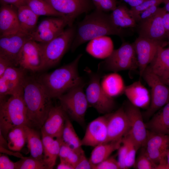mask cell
Listing matches in <instances>:
<instances>
[{"mask_svg": "<svg viewBox=\"0 0 169 169\" xmlns=\"http://www.w3.org/2000/svg\"><path fill=\"white\" fill-rule=\"evenodd\" d=\"M25 125L14 127L8 132L6 139L8 141V148L10 150L18 152L24 146L27 142Z\"/></svg>", "mask_w": 169, "mask_h": 169, "instance_id": "cell-32", "label": "cell"}, {"mask_svg": "<svg viewBox=\"0 0 169 169\" xmlns=\"http://www.w3.org/2000/svg\"><path fill=\"white\" fill-rule=\"evenodd\" d=\"M61 138L63 141L73 149H78L82 148L81 140L76 133L68 116L66 120Z\"/></svg>", "mask_w": 169, "mask_h": 169, "instance_id": "cell-34", "label": "cell"}, {"mask_svg": "<svg viewBox=\"0 0 169 169\" xmlns=\"http://www.w3.org/2000/svg\"><path fill=\"white\" fill-rule=\"evenodd\" d=\"M130 5L131 8L135 7L146 0H123Z\"/></svg>", "mask_w": 169, "mask_h": 169, "instance_id": "cell-53", "label": "cell"}, {"mask_svg": "<svg viewBox=\"0 0 169 169\" xmlns=\"http://www.w3.org/2000/svg\"><path fill=\"white\" fill-rule=\"evenodd\" d=\"M162 20L164 27L167 33L169 32V12L165 13Z\"/></svg>", "mask_w": 169, "mask_h": 169, "instance_id": "cell-52", "label": "cell"}, {"mask_svg": "<svg viewBox=\"0 0 169 169\" xmlns=\"http://www.w3.org/2000/svg\"><path fill=\"white\" fill-rule=\"evenodd\" d=\"M124 93L129 102L134 106L146 109L149 107L151 102V95L140 80L126 86Z\"/></svg>", "mask_w": 169, "mask_h": 169, "instance_id": "cell-22", "label": "cell"}, {"mask_svg": "<svg viewBox=\"0 0 169 169\" xmlns=\"http://www.w3.org/2000/svg\"><path fill=\"white\" fill-rule=\"evenodd\" d=\"M95 9L106 13L112 11L117 6L116 0H91Z\"/></svg>", "mask_w": 169, "mask_h": 169, "instance_id": "cell-39", "label": "cell"}, {"mask_svg": "<svg viewBox=\"0 0 169 169\" xmlns=\"http://www.w3.org/2000/svg\"><path fill=\"white\" fill-rule=\"evenodd\" d=\"M107 115L106 142L122 140L130 128L129 120L124 107H121L112 113L107 114Z\"/></svg>", "mask_w": 169, "mask_h": 169, "instance_id": "cell-17", "label": "cell"}, {"mask_svg": "<svg viewBox=\"0 0 169 169\" xmlns=\"http://www.w3.org/2000/svg\"><path fill=\"white\" fill-rule=\"evenodd\" d=\"M93 165L86 157L84 152L81 155L80 159L74 169H93Z\"/></svg>", "mask_w": 169, "mask_h": 169, "instance_id": "cell-45", "label": "cell"}, {"mask_svg": "<svg viewBox=\"0 0 169 169\" xmlns=\"http://www.w3.org/2000/svg\"><path fill=\"white\" fill-rule=\"evenodd\" d=\"M60 162L57 167V169H74V167L64 159L60 158Z\"/></svg>", "mask_w": 169, "mask_h": 169, "instance_id": "cell-50", "label": "cell"}, {"mask_svg": "<svg viewBox=\"0 0 169 169\" xmlns=\"http://www.w3.org/2000/svg\"><path fill=\"white\" fill-rule=\"evenodd\" d=\"M32 39L31 35L22 32L0 36V57L8 60L14 66H18L22 48L27 41Z\"/></svg>", "mask_w": 169, "mask_h": 169, "instance_id": "cell-12", "label": "cell"}, {"mask_svg": "<svg viewBox=\"0 0 169 169\" xmlns=\"http://www.w3.org/2000/svg\"><path fill=\"white\" fill-rule=\"evenodd\" d=\"M73 149L63 141L59 150V156L60 158L65 159Z\"/></svg>", "mask_w": 169, "mask_h": 169, "instance_id": "cell-47", "label": "cell"}, {"mask_svg": "<svg viewBox=\"0 0 169 169\" xmlns=\"http://www.w3.org/2000/svg\"><path fill=\"white\" fill-rule=\"evenodd\" d=\"M136 56L140 77L156 56L161 41L139 36L133 44Z\"/></svg>", "mask_w": 169, "mask_h": 169, "instance_id": "cell-16", "label": "cell"}, {"mask_svg": "<svg viewBox=\"0 0 169 169\" xmlns=\"http://www.w3.org/2000/svg\"><path fill=\"white\" fill-rule=\"evenodd\" d=\"M142 77L151 90L150 104L145 113L146 118H149L169 102V87L153 73L148 66Z\"/></svg>", "mask_w": 169, "mask_h": 169, "instance_id": "cell-9", "label": "cell"}, {"mask_svg": "<svg viewBox=\"0 0 169 169\" xmlns=\"http://www.w3.org/2000/svg\"><path fill=\"white\" fill-rule=\"evenodd\" d=\"M0 152L5 153L11 155H12L16 157L23 158L24 157L21 154L18 152L14 151L11 150L9 151L6 148L0 146Z\"/></svg>", "mask_w": 169, "mask_h": 169, "instance_id": "cell-51", "label": "cell"}, {"mask_svg": "<svg viewBox=\"0 0 169 169\" xmlns=\"http://www.w3.org/2000/svg\"><path fill=\"white\" fill-rule=\"evenodd\" d=\"M73 25L80 15L90 11L94 7L91 0H44Z\"/></svg>", "mask_w": 169, "mask_h": 169, "instance_id": "cell-13", "label": "cell"}, {"mask_svg": "<svg viewBox=\"0 0 169 169\" xmlns=\"http://www.w3.org/2000/svg\"><path fill=\"white\" fill-rule=\"evenodd\" d=\"M76 27L69 26L59 35L42 46L45 64V69L57 64L71 47L74 38Z\"/></svg>", "mask_w": 169, "mask_h": 169, "instance_id": "cell-6", "label": "cell"}, {"mask_svg": "<svg viewBox=\"0 0 169 169\" xmlns=\"http://www.w3.org/2000/svg\"><path fill=\"white\" fill-rule=\"evenodd\" d=\"M134 166L138 169H156V166L150 160L145 151H142L135 161Z\"/></svg>", "mask_w": 169, "mask_h": 169, "instance_id": "cell-40", "label": "cell"}, {"mask_svg": "<svg viewBox=\"0 0 169 169\" xmlns=\"http://www.w3.org/2000/svg\"><path fill=\"white\" fill-rule=\"evenodd\" d=\"M166 0H146L139 5L132 7L130 10V13L136 22H138L140 14L149 8L154 5L159 6L164 3Z\"/></svg>", "mask_w": 169, "mask_h": 169, "instance_id": "cell-37", "label": "cell"}, {"mask_svg": "<svg viewBox=\"0 0 169 169\" xmlns=\"http://www.w3.org/2000/svg\"><path fill=\"white\" fill-rule=\"evenodd\" d=\"M121 169L118 160L111 156L94 166L93 169Z\"/></svg>", "mask_w": 169, "mask_h": 169, "instance_id": "cell-42", "label": "cell"}, {"mask_svg": "<svg viewBox=\"0 0 169 169\" xmlns=\"http://www.w3.org/2000/svg\"><path fill=\"white\" fill-rule=\"evenodd\" d=\"M84 85L83 82L58 98L68 116L81 125H85V114L89 107L84 90Z\"/></svg>", "mask_w": 169, "mask_h": 169, "instance_id": "cell-5", "label": "cell"}, {"mask_svg": "<svg viewBox=\"0 0 169 169\" xmlns=\"http://www.w3.org/2000/svg\"><path fill=\"white\" fill-rule=\"evenodd\" d=\"M167 36L168 37V44H169V32H168L167 33Z\"/></svg>", "mask_w": 169, "mask_h": 169, "instance_id": "cell-56", "label": "cell"}, {"mask_svg": "<svg viewBox=\"0 0 169 169\" xmlns=\"http://www.w3.org/2000/svg\"><path fill=\"white\" fill-rule=\"evenodd\" d=\"M151 71L166 84L169 77V46H160L153 59L148 66Z\"/></svg>", "mask_w": 169, "mask_h": 169, "instance_id": "cell-23", "label": "cell"}, {"mask_svg": "<svg viewBox=\"0 0 169 169\" xmlns=\"http://www.w3.org/2000/svg\"><path fill=\"white\" fill-rule=\"evenodd\" d=\"M128 143V149L125 160L126 169L134 166L136 161V155L138 150L135 144L127 135L125 136Z\"/></svg>", "mask_w": 169, "mask_h": 169, "instance_id": "cell-38", "label": "cell"}, {"mask_svg": "<svg viewBox=\"0 0 169 169\" xmlns=\"http://www.w3.org/2000/svg\"><path fill=\"white\" fill-rule=\"evenodd\" d=\"M27 147L31 156L44 159L43 146L39 133L34 128L25 125Z\"/></svg>", "mask_w": 169, "mask_h": 169, "instance_id": "cell-30", "label": "cell"}, {"mask_svg": "<svg viewBox=\"0 0 169 169\" xmlns=\"http://www.w3.org/2000/svg\"><path fill=\"white\" fill-rule=\"evenodd\" d=\"M158 6L154 5L145 10L140 15L139 22L145 20L153 16L157 12Z\"/></svg>", "mask_w": 169, "mask_h": 169, "instance_id": "cell-46", "label": "cell"}, {"mask_svg": "<svg viewBox=\"0 0 169 169\" xmlns=\"http://www.w3.org/2000/svg\"><path fill=\"white\" fill-rule=\"evenodd\" d=\"M82 56L79 54L69 63L38 77L51 98L58 99L83 82L78 71V64Z\"/></svg>", "mask_w": 169, "mask_h": 169, "instance_id": "cell-3", "label": "cell"}, {"mask_svg": "<svg viewBox=\"0 0 169 169\" xmlns=\"http://www.w3.org/2000/svg\"><path fill=\"white\" fill-rule=\"evenodd\" d=\"M107 114L97 117L88 125L81 140L82 146L95 147L106 143L108 138Z\"/></svg>", "mask_w": 169, "mask_h": 169, "instance_id": "cell-19", "label": "cell"}, {"mask_svg": "<svg viewBox=\"0 0 169 169\" xmlns=\"http://www.w3.org/2000/svg\"><path fill=\"white\" fill-rule=\"evenodd\" d=\"M14 66L8 60L0 57V76H1L8 68Z\"/></svg>", "mask_w": 169, "mask_h": 169, "instance_id": "cell-49", "label": "cell"}, {"mask_svg": "<svg viewBox=\"0 0 169 169\" xmlns=\"http://www.w3.org/2000/svg\"><path fill=\"white\" fill-rule=\"evenodd\" d=\"M17 15L21 31L31 35L37 26L39 16L26 4L21 6L17 8Z\"/></svg>", "mask_w": 169, "mask_h": 169, "instance_id": "cell-28", "label": "cell"}, {"mask_svg": "<svg viewBox=\"0 0 169 169\" xmlns=\"http://www.w3.org/2000/svg\"><path fill=\"white\" fill-rule=\"evenodd\" d=\"M85 50L88 53L94 58L105 59L113 51L114 45L110 37L104 36L95 38L89 41Z\"/></svg>", "mask_w": 169, "mask_h": 169, "instance_id": "cell-24", "label": "cell"}, {"mask_svg": "<svg viewBox=\"0 0 169 169\" xmlns=\"http://www.w3.org/2000/svg\"><path fill=\"white\" fill-rule=\"evenodd\" d=\"M152 116L145 124L147 129L155 133L169 135V102Z\"/></svg>", "mask_w": 169, "mask_h": 169, "instance_id": "cell-25", "label": "cell"}, {"mask_svg": "<svg viewBox=\"0 0 169 169\" xmlns=\"http://www.w3.org/2000/svg\"><path fill=\"white\" fill-rule=\"evenodd\" d=\"M18 66L33 72L45 69L44 57L40 43L30 39L23 45L18 61Z\"/></svg>", "mask_w": 169, "mask_h": 169, "instance_id": "cell-10", "label": "cell"}, {"mask_svg": "<svg viewBox=\"0 0 169 169\" xmlns=\"http://www.w3.org/2000/svg\"><path fill=\"white\" fill-rule=\"evenodd\" d=\"M26 0H0L1 4L9 5L17 8L25 4Z\"/></svg>", "mask_w": 169, "mask_h": 169, "instance_id": "cell-48", "label": "cell"}, {"mask_svg": "<svg viewBox=\"0 0 169 169\" xmlns=\"http://www.w3.org/2000/svg\"><path fill=\"white\" fill-rule=\"evenodd\" d=\"M110 15L113 23L117 27L123 29L136 25V22L131 15L130 10L124 5L117 6Z\"/></svg>", "mask_w": 169, "mask_h": 169, "instance_id": "cell-31", "label": "cell"}, {"mask_svg": "<svg viewBox=\"0 0 169 169\" xmlns=\"http://www.w3.org/2000/svg\"><path fill=\"white\" fill-rule=\"evenodd\" d=\"M165 6L163 7L166 12H169V0H166L164 3Z\"/></svg>", "mask_w": 169, "mask_h": 169, "instance_id": "cell-54", "label": "cell"}, {"mask_svg": "<svg viewBox=\"0 0 169 169\" xmlns=\"http://www.w3.org/2000/svg\"><path fill=\"white\" fill-rule=\"evenodd\" d=\"M25 4L38 16H51L64 18L44 0H26Z\"/></svg>", "mask_w": 169, "mask_h": 169, "instance_id": "cell-33", "label": "cell"}, {"mask_svg": "<svg viewBox=\"0 0 169 169\" xmlns=\"http://www.w3.org/2000/svg\"><path fill=\"white\" fill-rule=\"evenodd\" d=\"M68 116L59 105L53 106L41 128V132L54 138L62 137Z\"/></svg>", "mask_w": 169, "mask_h": 169, "instance_id": "cell-20", "label": "cell"}, {"mask_svg": "<svg viewBox=\"0 0 169 169\" xmlns=\"http://www.w3.org/2000/svg\"><path fill=\"white\" fill-rule=\"evenodd\" d=\"M18 161L13 162L7 156L0 154V169H18Z\"/></svg>", "mask_w": 169, "mask_h": 169, "instance_id": "cell-44", "label": "cell"}, {"mask_svg": "<svg viewBox=\"0 0 169 169\" xmlns=\"http://www.w3.org/2000/svg\"><path fill=\"white\" fill-rule=\"evenodd\" d=\"M129 122L130 128L126 135L134 142L137 149L145 146L148 137V131L140 108L129 102L124 107Z\"/></svg>", "mask_w": 169, "mask_h": 169, "instance_id": "cell-11", "label": "cell"}, {"mask_svg": "<svg viewBox=\"0 0 169 169\" xmlns=\"http://www.w3.org/2000/svg\"><path fill=\"white\" fill-rule=\"evenodd\" d=\"M90 77L85 95L89 106L93 107L100 114H106L114 109L115 102L113 98L108 95L102 88L100 84V75L86 69Z\"/></svg>", "mask_w": 169, "mask_h": 169, "instance_id": "cell-8", "label": "cell"}, {"mask_svg": "<svg viewBox=\"0 0 169 169\" xmlns=\"http://www.w3.org/2000/svg\"><path fill=\"white\" fill-rule=\"evenodd\" d=\"M122 140L102 143L95 146L89 159L93 166L105 160L113 152L118 150L121 145Z\"/></svg>", "mask_w": 169, "mask_h": 169, "instance_id": "cell-29", "label": "cell"}, {"mask_svg": "<svg viewBox=\"0 0 169 169\" xmlns=\"http://www.w3.org/2000/svg\"><path fill=\"white\" fill-rule=\"evenodd\" d=\"M41 135L44 148V160L49 169H52L59 156L60 148L63 141L62 138L55 139L42 132Z\"/></svg>", "mask_w": 169, "mask_h": 169, "instance_id": "cell-26", "label": "cell"}, {"mask_svg": "<svg viewBox=\"0 0 169 169\" xmlns=\"http://www.w3.org/2000/svg\"><path fill=\"white\" fill-rule=\"evenodd\" d=\"M166 84L169 86V77L167 81Z\"/></svg>", "mask_w": 169, "mask_h": 169, "instance_id": "cell-57", "label": "cell"}, {"mask_svg": "<svg viewBox=\"0 0 169 169\" xmlns=\"http://www.w3.org/2000/svg\"><path fill=\"white\" fill-rule=\"evenodd\" d=\"M20 32L22 31L18 18L17 8L11 5L1 4L0 8V36Z\"/></svg>", "mask_w": 169, "mask_h": 169, "instance_id": "cell-21", "label": "cell"}, {"mask_svg": "<svg viewBox=\"0 0 169 169\" xmlns=\"http://www.w3.org/2000/svg\"><path fill=\"white\" fill-rule=\"evenodd\" d=\"M124 34L123 29L114 25L110 14L95 9L78 23L70 49L74 52L81 44L95 38L110 35L122 37Z\"/></svg>", "mask_w": 169, "mask_h": 169, "instance_id": "cell-2", "label": "cell"}, {"mask_svg": "<svg viewBox=\"0 0 169 169\" xmlns=\"http://www.w3.org/2000/svg\"><path fill=\"white\" fill-rule=\"evenodd\" d=\"M69 25L68 20L64 18H49L42 21L31 35L33 40L38 42L46 43L59 35Z\"/></svg>", "mask_w": 169, "mask_h": 169, "instance_id": "cell-14", "label": "cell"}, {"mask_svg": "<svg viewBox=\"0 0 169 169\" xmlns=\"http://www.w3.org/2000/svg\"><path fill=\"white\" fill-rule=\"evenodd\" d=\"M26 70L20 67L11 66L0 76V99L7 95L21 93L22 85L27 75Z\"/></svg>", "mask_w": 169, "mask_h": 169, "instance_id": "cell-15", "label": "cell"}, {"mask_svg": "<svg viewBox=\"0 0 169 169\" xmlns=\"http://www.w3.org/2000/svg\"><path fill=\"white\" fill-rule=\"evenodd\" d=\"M10 96L0 100V131L6 139L12 129L27 125L26 109L21 93Z\"/></svg>", "mask_w": 169, "mask_h": 169, "instance_id": "cell-4", "label": "cell"}, {"mask_svg": "<svg viewBox=\"0 0 169 169\" xmlns=\"http://www.w3.org/2000/svg\"><path fill=\"white\" fill-rule=\"evenodd\" d=\"M128 149V143L125 136L122 139V143L118 150V161L121 169H125V160Z\"/></svg>", "mask_w": 169, "mask_h": 169, "instance_id": "cell-41", "label": "cell"}, {"mask_svg": "<svg viewBox=\"0 0 169 169\" xmlns=\"http://www.w3.org/2000/svg\"><path fill=\"white\" fill-rule=\"evenodd\" d=\"M146 148L168 151L169 135L156 133L148 131Z\"/></svg>", "mask_w": 169, "mask_h": 169, "instance_id": "cell-35", "label": "cell"}, {"mask_svg": "<svg viewBox=\"0 0 169 169\" xmlns=\"http://www.w3.org/2000/svg\"><path fill=\"white\" fill-rule=\"evenodd\" d=\"M21 92L26 109L27 125L41 129L53 106L52 99L38 77L26 76Z\"/></svg>", "mask_w": 169, "mask_h": 169, "instance_id": "cell-1", "label": "cell"}, {"mask_svg": "<svg viewBox=\"0 0 169 169\" xmlns=\"http://www.w3.org/2000/svg\"><path fill=\"white\" fill-rule=\"evenodd\" d=\"M18 169H47L49 167L44 159L24 157L18 161Z\"/></svg>", "mask_w": 169, "mask_h": 169, "instance_id": "cell-36", "label": "cell"}, {"mask_svg": "<svg viewBox=\"0 0 169 169\" xmlns=\"http://www.w3.org/2000/svg\"><path fill=\"white\" fill-rule=\"evenodd\" d=\"M100 84L106 94L113 98L124 93L126 87L122 77L117 72L104 76Z\"/></svg>", "mask_w": 169, "mask_h": 169, "instance_id": "cell-27", "label": "cell"}, {"mask_svg": "<svg viewBox=\"0 0 169 169\" xmlns=\"http://www.w3.org/2000/svg\"><path fill=\"white\" fill-rule=\"evenodd\" d=\"M166 12L163 7L159 8L153 16L140 22L139 36L161 41L167 35L162 20L163 16Z\"/></svg>", "mask_w": 169, "mask_h": 169, "instance_id": "cell-18", "label": "cell"}, {"mask_svg": "<svg viewBox=\"0 0 169 169\" xmlns=\"http://www.w3.org/2000/svg\"><path fill=\"white\" fill-rule=\"evenodd\" d=\"M100 69L117 72L138 68L136 56L133 44L124 43L99 65Z\"/></svg>", "mask_w": 169, "mask_h": 169, "instance_id": "cell-7", "label": "cell"}, {"mask_svg": "<svg viewBox=\"0 0 169 169\" xmlns=\"http://www.w3.org/2000/svg\"><path fill=\"white\" fill-rule=\"evenodd\" d=\"M84 151L82 148L78 149H73L69 155L65 159L74 168L78 163L82 153Z\"/></svg>", "mask_w": 169, "mask_h": 169, "instance_id": "cell-43", "label": "cell"}, {"mask_svg": "<svg viewBox=\"0 0 169 169\" xmlns=\"http://www.w3.org/2000/svg\"><path fill=\"white\" fill-rule=\"evenodd\" d=\"M166 169H169V150L166 155Z\"/></svg>", "mask_w": 169, "mask_h": 169, "instance_id": "cell-55", "label": "cell"}]
</instances>
